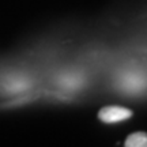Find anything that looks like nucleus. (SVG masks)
<instances>
[{"label": "nucleus", "instance_id": "f257e3e1", "mask_svg": "<svg viewBox=\"0 0 147 147\" xmlns=\"http://www.w3.org/2000/svg\"><path fill=\"white\" fill-rule=\"evenodd\" d=\"M132 116V110L123 106H105L100 110L98 117L104 123H119L129 119Z\"/></svg>", "mask_w": 147, "mask_h": 147}, {"label": "nucleus", "instance_id": "f03ea898", "mask_svg": "<svg viewBox=\"0 0 147 147\" xmlns=\"http://www.w3.org/2000/svg\"><path fill=\"white\" fill-rule=\"evenodd\" d=\"M124 146L127 147H147V134L146 132H135L125 139Z\"/></svg>", "mask_w": 147, "mask_h": 147}]
</instances>
